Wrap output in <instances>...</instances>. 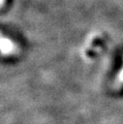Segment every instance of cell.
I'll return each mask as SVG.
<instances>
[{"instance_id": "1", "label": "cell", "mask_w": 123, "mask_h": 124, "mask_svg": "<svg viewBox=\"0 0 123 124\" xmlns=\"http://www.w3.org/2000/svg\"><path fill=\"white\" fill-rule=\"evenodd\" d=\"M16 50L15 43L9 38L0 35V52L4 55H10L15 53Z\"/></svg>"}, {"instance_id": "2", "label": "cell", "mask_w": 123, "mask_h": 124, "mask_svg": "<svg viewBox=\"0 0 123 124\" xmlns=\"http://www.w3.org/2000/svg\"><path fill=\"white\" fill-rule=\"evenodd\" d=\"M4 3H5V0H0V7H2L4 5Z\"/></svg>"}, {"instance_id": "3", "label": "cell", "mask_w": 123, "mask_h": 124, "mask_svg": "<svg viewBox=\"0 0 123 124\" xmlns=\"http://www.w3.org/2000/svg\"><path fill=\"white\" fill-rule=\"evenodd\" d=\"M121 78H122V79H123V74H122V75H121Z\"/></svg>"}]
</instances>
